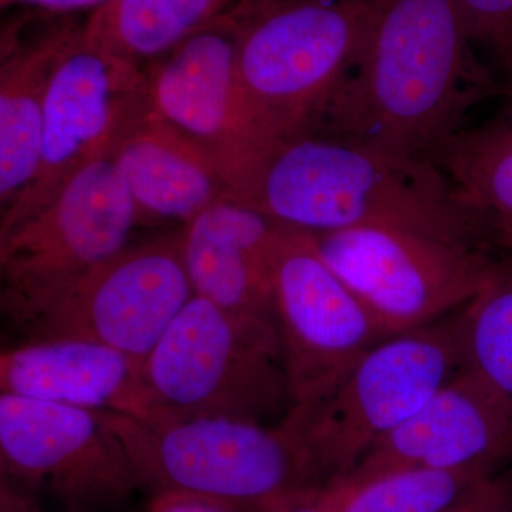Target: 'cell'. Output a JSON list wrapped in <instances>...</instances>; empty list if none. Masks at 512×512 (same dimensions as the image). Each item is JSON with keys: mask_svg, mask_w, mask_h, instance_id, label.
<instances>
[{"mask_svg": "<svg viewBox=\"0 0 512 512\" xmlns=\"http://www.w3.org/2000/svg\"><path fill=\"white\" fill-rule=\"evenodd\" d=\"M500 96L456 0H373L359 59L308 133L433 160L471 111Z\"/></svg>", "mask_w": 512, "mask_h": 512, "instance_id": "obj_1", "label": "cell"}, {"mask_svg": "<svg viewBox=\"0 0 512 512\" xmlns=\"http://www.w3.org/2000/svg\"><path fill=\"white\" fill-rule=\"evenodd\" d=\"M235 201L309 234L394 227L480 248L495 241L490 221L458 200L433 161L322 133L272 143Z\"/></svg>", "mask_w": 512, "mask_h": 512, "instance_id": "obj_2", "label": "cell"}, {"mask_svg": "<svg viewBox=\"0 0 512 512\" xmlns=\"http://www.w3.org/2000/svg\"><path fill=\"white\" fill-rule=\"evenodd\" d=\"M101 413L141 488L153 494L201 495L241 512H274L325 487L285 420L272 427L227 417Z\"/></svg>", "mask_w": 512, "mask_h": 512, "instance_id": "obj_3", "label": "cell"}, {"mask_svg": "<svg viewBox=\"0 0 512 512\" xmlns=\"http://www.w3.org/2000/svg\"><path fill=\"white\" fill-rule=\"evenodd\" d=\"M192 295L178 229L72 275L2 289L0 311L22 342L89 340L143 365Z\"/></svg>", "mask_w": 512, "mask_h": 512, "instance_id": "obj_4", "label": "cell"}, {"mask_svg": "<svg viewBox=\"0 0 512 512\" xmlns=\"http://www.w3.org/2000/svg\"><path fill=\"white\" fill-rule=\"evenodd\" d=\"M373 0H244L238 76L274 143L316 127L359 59Z\"/></svg>", "mask_w": 512, "mask_h": 512, "instance_id": "obj_5", "label": "cell"}, {"mask_svg": "<svg viewBox=\"0 0 512 512\" xmlns=\"http://www.w3.org/2000/svg\"><path fill=\"white\" fill-rule=\"evenodd\" d=\"M158 410L266 424L291 409L275 320L228 311L192 295L143 363Z\"/></svg>", "mask_w": 512, "mask_h": 512, "instance_id": "obj_6", "label": "cell"}, {"mask_svg": "<svg viewBox=\"0 0 512 512\" xmlns=\"http://www.w3.org/2000/svg\"><path fill=\"white\" fill-rule=\"evenodd\" d=\"M458 313L380 342L328 399L286 423L328 485L348 477L384 437L464 369Z\"/></svg>", "mask_w": 512, "mask_h": 512, "instance_id": "obj_7", "label": "cell"}, {"mask_svg": "<svg viewBox=\"0 0 512 512\" xmlns=\"http://www.w3.org/2000/svg\"><path fill=\"white\" fill-rule=\"evenodd\" d=\"M319 254L372 313L387 338L464 308L495 262L488 248L394 227L311 234Z\"/></svg>", "mask_w": 512, "mask_h": 512, "instance_id": "obj_8", "label": "cell"}, {"mask_svg": "<svg viewBox=\"0 0 512 512\" xmlns=\"http://www.w3.org/2000/svg\"><path fill=\"white\" fill-rule=\"evenodd\" d=\"M150 111L144 69L93 43L83 23L64 47L47 92L35 178L0 214V235L42 210L86 165L110 156Z\"/></svg>", "mask_w": 512, "mask_h": 512, "instance_id": "obj_9", "label": "cell"}, {"mask_svg": "<svg viewBox=\"0 0 512 512\" xmlns=\"http://www.w3.org/2000/svg\"><path fill=\"white\" fill-rule=\"evenodd\" d=\"M272 274L291 394L288 413L301 414L328 399L357 363L389 338L326 264L309 232L284 228Z\"/></svg>", "mask_w": 512, "mask_h": 512, "instance_id": "obj_10", "label": "cell"}, {"mask_svg": "<svg viewBox=\"0 0 512 512\" xmlns=\"http://www.w3.org/2000/svg\"><path fill=\"white\" fill-rule=\"evenodd\" d=\"M242 23L244 0L144 69L154 114L210 158L231 200L272 144L239 83Z\"/></svg>", "mask_w": 512, "mask_h": 512, "instance_id": "obj_11", "label": "cell"}, {"mask_svg": "<svg viewBox=\"0 0 512 512\" xmlns=\"http://www.w3.org/2000/svg\"><path fill=\"white\" fill-rule=\"evenodd\" d=\"M2 477L72 508L119 505L141 488L103 413L0 394Z\"/></svg>", "mask_w": 512, "mask_h": 512, "instance_id": "obj_12", "label": "cell"}, {"mask_svg": "<svg viewBox=\"0 0 512 512\" xmlns=\"http://www.w3.org/2000/svg\"><path fill=\"white\" fill-rule=\"evenodd\" d=\"M141 222L111 154L99 158L42 210L0 235L2 289L45 284L100 264L130 245Z\"/></svg>", "mask_w": 512, "mask_h": 512, "instance_id": "obj_13", "label": "cell"}, {"mask_svg": "<svg viewBox=\"0 0 512 512\" xmlns=\"http://www.w3.org/2000/svg\"><path fill=\"white\" fill-rule=\"evenodd\" d=\"M409 467L512 470V396L464 367L348 478L362 484Z\"/></svg>", "mask_w": 512, "mask_h": 512, "instance_id": "obj_14", "label": "cell"}, {"mask_svg": "<svg viewBox=\"0 0 512 512\" xmlns=\"http://www.w3.org/2000/svg\"><path fill=\"white\" fill-rule=\"evenodd\" d=\"M82 23L42 10L8 20L0 42V214L35 178L53 74Z\"/></svg>", "mask_w": 512, "mask_h": 512, "instance_id": "obj_15", "label": "cell"}, {"mask_svg": "<svg viewBox=\"0 0 512 512\" xmlns=\"http://www.w3.org/2000/svg\"><path fill=\"white\" fill-rule=\"evenodd\" d=\"M285 227L231 198L180 228L194 295L228 311L275 320L274 255Z\"/></svg>", "mask_w": 512, "mask_h": 512, "instance_id": "obj_16", "label": "cell"}, {"mask_svg": "<svg viewBox=\"0 0 512 512\" xmlns=\"http://www.w3.org/2000/svg\"><path fill=\"white\" fill-rule=\"evenodd\" d=\"M141 370L133 357L89 340L22 342L0 355V392L150 420L160 410Z\"/></svg>", "mask_w": 512, "mask_h": 512, "instance_id": "obj_17", "label": "cell"}, {"mask_svg": "<svg viewBox=\"0 0 512 512\" xmlns=\"http://www.w3.org/2000/svg\"><path fill=\"white\" fill-rule=\"evenodd\" d=\"M111 160L136 202L141 221L181 227L228 198L224 178L200 148L158 119L153 109L127 131Z\"/></svg>", "mask_w": 512, "mask_h": 512, "instance_id": "obj_18", "label": "cell"}, {"mask_svg": "<svg viewBox=\"0 0 512 512\" xmlns=\"http://www.w3.org/2000/svg\"><path fill=\"white\" fill-rule=\"evenodd\" d=\"M241 2L109 0L90 13L84 33L107 52L146 69Z\"/></svg>", "mask_w": 512, "mask_h": 512, "instance_id": "obj_19", "label": "cell"}, {"mask_svg": "<svg viewBox=\"0 0 512 512\" xmlns=\"http://www.w3.org/2000/svg\"><path fill=\"white\" fill-rule=\"evenodd\" d=\"M497 100L490 117L461 128L431 160L458 200L487 221L512 217V92Z\"/></svg>", "mask_w": 512, "mask_h": 512, "instance_id": "obj_20", "label": "cell"}, {"mask_svg": "<svg viewBox=\"0 0 512 512\" xmlns=\"http://www.w3.org/2000/svg\"><path fill=\"white\" fill-rule=\"evenodd\" d=\"M466 369L512 396V261L498 259L483 288L458 312Z\"/></svg>", "mask_w": 512, "mask_h": 512, "instance_id": "obj_21", "label": "cell"}, {"mask_svg": "<svg viewBox=\"0 0 512 512\" xmlns=\"http://www.w3.org/2000/svg\"><path fill=\"white\" fill-rule=\"evenodd\" d=\"M495 476L483 468H402L353 483L340 512H440Z\"/></svg>", "mask_w": 512, "mask_h": 512, "instance_id": "obj_22", "label": "cell"}, {"mask_svg": "<svg viewBox=\"0 0 512 512\" xmlns=\"http://www.w3.org/2000/svg\"><path fill=\"white\" fill-rule=\"evenodd\" d=\"M471 45L501 94L512 92V0H456Z\"/></svg>", "mask_w": 512, "mask_h": 512, "instance_id": "obj_23", "label": "cell"}, {"mask_svg": "<svg viewBox=\"0 0 512 512\" xmlns=\"http://www.w3.org/2000/svg\"><path fill=\"white\" fill-rule=\"evenodd\" d=\"M440 512H512V470L484 481Z\"/></svg>", "mask_w": 512, "mask_h": 512, "instance_id": "obj_24", "label": "cell"}, {"mask_svg": "<svg viewBox=\"0 0 512 512\" xmlns=\"http://www.w3.org/2000/svg\"><path fill=\"white\" fill-rule=\"evenodd\" d=\"M355 490L348 477L332 481L319 491L274 512H340Z\"/></svg>", "mask_w": 512, "mask_h": 512, "instance_id": "obj_25", "label": "cell"}, {"mask_svg": "<svg viewBox=\"0 0 512 512\" xmlns=\"http://www.w3.org/2000/svg\"><path fill=\"white\" fill-rule=\"evenodd\" d=\"M147 512H241L220 501L185 493L153 494Z\"/></svg>", "mask_w": 512, "mask_h": 512, "instance_id": "obj_26", "label": "cell"}, {"mask_svg": "<svg viewBox=\"0 0 512 512\" xmlns=\"http://www.w3.org/2000/svg\"><path fill=\"white\" fill-rule=\"evenodd\" d=\"M107 2L109 0H0L3 10L20 6V8L55 13V15H73L82 10H90L92 13Z\"/></svg>", "mask_w": 512, "mask_h": 512, "instance_id": "obj_27", "label": "cell"}, {"mask_svg": "<svg viewBox=\"0 0 512 512\" xmlns=\"http://www.w3.org/2000/svg\"><path fill=\"white\" fill-rule=\"evenodd\" d=\"M490 222L495 241L507 252V258L512 261V217L493 218Z\"/></svg>", "mask_w": 512, "mask_h": 512, "instance_id": "obj_28", "label": "cell"}]
</instances>
